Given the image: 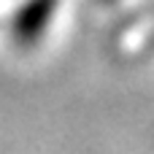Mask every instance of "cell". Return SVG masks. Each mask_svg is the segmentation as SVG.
Here are the masks:
<instances>
[{"label": "cell", "instance_id": "1", "mask_svg": "<svg viewBox=\"0 0 154 154\" xmlns=\"http://www.w3.org/2000/svg\"><path fill=\"white\" fill-rule=\"evenodd\" d=\"M57 0H27L24 8L14 16L11 22V35L19 46H30L38 41V35L43 32L51 11H54Z\"/></svg>", "mask_w": 154, "mask_h": 154}]
</instances>
